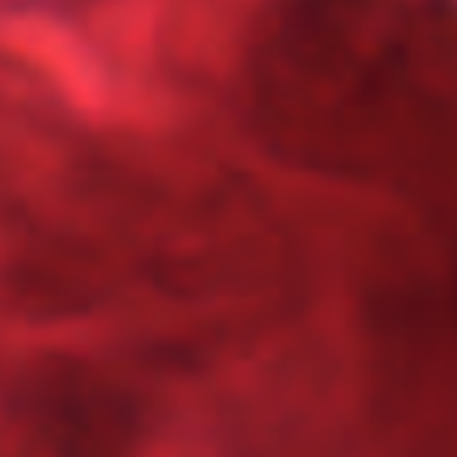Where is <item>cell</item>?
<instances>
[{"label":"cell","mask_w":457,"mask_h":457,"mask_svg":"<svg viewBox=\"0 0 457 457\" xmlns=\"http://www.w3.org/2000/svg\"><path fill=\"white\" fill-rule=\"evenodd\" d=\"M453 0H273L253 48L249 101L281 157L361 177L410 61Z\"/></svg>","instance_id":"6da1fadb"}]
</instances>
